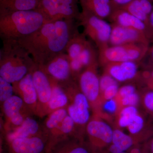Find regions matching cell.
<instances>
[{
    "label": "cell",
    "instance_id": "6da1fadb",
    "mask_svg": "<svg viewBox=\"0 0 153 153\" xmlns=\"http://www.w3.org/2000/svg\"><path fill=\"white\" fill-rule=\"evenodd\" d=\"M75 20H71L45 23L36 32L17 41L35 63L42 66L65 52L68 42L78 32Z\"/></svg>",
    "mask_w": 153,
    "mask_h": 153
},
{
    "label": "cell",
    "instance_id": "7a4b0ae2",
    "mask_svg": "<svg viewBox=\"0 0 153 153\" xmlns=\"http://www.w3.org/2000/svg\"><path fill=\"white\" fill-rule=\"evenodd\" d=\"M45 23L43 15L36 10L0 11V37L2 41H18Z\"/></svg>",
    "mask_w": 153,
    "mask_h": 153
},
{
    "label": "cell",
    "instance_id": "3957f363",
    "mask_svg": "<svg viewBox=\"0 0 153 153\" xmlns=\"http://www.w3.org/2000/svg\"><path fill=\"white\" fill-rule=\"evenodd\" d=\"M3 43L0 53V77L13 84L22 79L35 63L17 41Z\"/></svg>",
    "mask_w": 153,
    "mask_h": 153
},
{
    "label": "cell",
    "instance_id": "277c9868",
    "mask_svg": "<svg viewBox=\"0 0 153 153\" xmlns=\"http://www.w3.org/2000/svg\"><path fill=\"white\" fill-rule=\"evenodd\" d=\"M60 84L68 96V103L66 108L68 116L74 121L77 131L79 129V133L84 139L80 129H82L85 133V127L91 118L89 102L73 79Z\"/></svg>",
    "mask_w": 153,
    "mask_h": 153
},
{
    "label": "cell",
    "instance_id": "5b68a950",
    "mask_svg": "<svg viewBox=\"0 0 153 153\" xmlns=\"http://www.w3.org/2000/svg\"><path fill=\"white\" fill-rule=\"evenodd\" d=\"M149 44L134 43L108 46L98 51L99 64L104 66L114 62L132 61L141 63L148 52Z\"/></svg>",
    "mask_w": 153,
    "mask_h": 153
},
{
    "label": "cell",
    "instance_id": "8992f818",
    "mask_svg": "<svg viewBox=\"0 0 153 153\" xmlns=\"http://www.w3.org/2000/svg\"><path fill=\"white\" fill-rule=\"evenodd\" d=\"M113 130L100 117L94 115L85 128L84 141L91 153H105L112 143Z\"/></svg>",
    "mask_w": 153,
    "mask_h": 153
},
{
    "label": "cell",
    "instance_id": "52a82bcc",
    "mask_svg": "<svg viewBox=\"0 0 153 153\" xmlns=\"http://www.w3.org/2000/svg\"><path fill=\"white\" fill-rule=\"evenodd\" d=\"M79 0H41L36 10L44 17L45 23L62 20L78 21L81 12Z\"/></svg>",
    "mask_w": 153,
    "mask_h": 153
},
{
    "label": "cell",
    "instance_id": "ba28073f",
    "mask_svg": "<svg viewBox=\"0 0 153 153\" xmlns=\"http://www.w3.org/2000/svg\"><path fill=\"white\" fill-rule=\"evenodd\" d=\"M77 22L83 27V34L94 42L99 50L109 46L112 27L104 19L82 11Z\"/></svg>",
    "mask_w": 153,
    "mask_h": 153
},
{
    "label": "cell",
    "instance_id": "9c48e42d",
    "mask_svg": "<svg viewBox=\"0 0 153 153\" xmlns=\"http://www.w3.org/2000/svg\"><path fill=\"white\" fill-rule=\"evenodd\" d=\"M99 63L85 68L74 81H77L79 90L86 97L94 115H99L101 111L100 77L97 73Z\"/></svg>",
    "mask_w": 153,
    "mask_h": 153
},
{
    "label": "cell",
    "instance_id": "30bf717a",
    "mask_svg": "<svg viewBox=\"0 0 153 153\" xmlns=\"http://www.w3.org/2000/svg\"><path fill=\"white\" fill-rule=\"evenodd\" d=\"M1 105L4 117V134L17 128L27 117L34 115L18 95H13Z\"/></svg>",
    "mask_w": 153,
    "mask_h": 153
},
{
    "label": "cell",
    "instance_id": "8fae6325",
    "mask_svg": "<svg viewBox=\"0 0 153 153\" xmlns=\"http://www.w3.org/2000/svg\"><path fill=\"white\" fill-rule=\"evenodd\" d=\"M1 140L4 153H46L47 139L44 135Z\"/></svg>",
    "mask_w": 153,
    "mask_h": 153
},
{
    "label": "cell",
    "instance_id": "7c38bea8",
    "mask_svg": "<svg viewBox=\"0 0 153 153\" xmlns=\"http://www.w3.org/2000/svg\"><path fill=\"white\" fill-rule=\"evenodd\" d=\"M39 67L47 75L60 83L68 82L73 79L71 76L70 60L66 52L57 55L44 66Z\"/></svg>",
    "mask_w": 153,
    "mask_h": 153
},
{
    "label": "cell",
    "instance_id": "4fadbf2b",
    "mask_svg": "<svg viewBox=\"0 0 153 153\" xmlns=\"http://www.w3.org/2000/svg\"><path fill=\"white\" fill-rule=\"evenodd\" d=\"M111 25L112 30L109 39V46L134 43L149 44L150 41L146 33L142 31L115 24H111Z\"/></svg>",
    "mask_w": 153,
    "mask_h": 153
},
{
    "label": "cell",
    "instance_id": "5bb4252c",
    "mask_svg": "<svg viewBox=\"0 0 153 153\" xmlns=\"http://www.w3.org/2000/svg\"><path fill=\"white\" fill-rule=\"evenodd\" d=\"M31 71L38 95V108L36 116L39 117L52 96V85L49 76L36 63L31 68Z\"/></svg>",
    "mask_w": 153,
    "mask_h": 153
},
{
    "label": "cell",
    "instance_id": "9a60e30c",
    "mask_svg": "<svg viewBox=\"0 0 153 153\" xmlns=\"http://www.w3.org/2000/svg\"><path fill=\"white\" fill-rule=\"evenodd\" d=\"M14 92L22 99L25 105L36 116L38 112V95L33 83L31 70L22 79L13 83Z\"/></svg>",
    "mask_w": 153,
    "mask_h": 153
},
{
    "label": "cell",
    "instance_id": "2e32d148",
    "mask_svg": "<svg viewBox=\"0 0 153 153\" xmlns=\"http://www.w3.org/2000/svg\"><path fill=\"white\" fill-rule=\"evenodd\" d=\"M139 63L132 61L109 63L103 66V72L109 74L118 82L140 79Z\"/></svg>",
    "mask_w": 153,
    "mask_h": 153
},
{
    "label": "cell",
    "instance_id": "e0dca14e",
    "mask_svg": "<svg viewBox=\"0 0 153 153\" xmlns=\"http://www.w3.org/2000/svg\"><path fill=\"white\" fill-rule=\"evenodd\" d=\"M71 137H76L84 140L77 131L74 121L68 115L60 125L48 136L46 153H49L58 143Z\"/></svg>",
    "mask_w": 153,
    "mask_h": 153
},
{
    "label": "cell",
    "instance_id": "ac0fdd59",
    "mask_svg": "<svg viewBox=\"0 0 153 153\" xmlns=\"http://www.w3.org/2000/svg\"><path fill=\"white\" fill-rule=\"evenodd\" d=\"M49 78L52 85V94L39 115L40 117H44L55 111L66 108L68 105V96L62 85L50 76Z\"/></svg>",
    "mask_w": 153,
    "mask_h": 153
},
{
    "label": "cell",
    "instance_id": "d6986e66",
    "mask_svg": "<svg viewBox=\"0 0 153 153\" xmlns=\"http://www.w3.org/2000/svg\"><path fill=\"white\" fill-rule=\"evenodd\" d=\"M108 19L111 24L140 30L146 33L148 37L147 29L146 24L123 9L119 7L114 8Z\"/></svg>",
    "mask_w": 153,
    "mask_h": 153
},
{
    "label": "cell",
    "instance_id": "ffe728a7",
    "mask_svg": "<svg viewBox=\"0 0 153 153\" xmlns=\"http://www.w3.org/2000/svg\"><path fill=\"white\" fill-rule=\"evenodd\" d=\"M39 135H44L41 129V126L37 120L33 118L32 116H30L27 117L23 123L18 128L4 134L2 140H10L15 139L30 137Z\"/></svg>",
    "mask_w": 153,
    "mask_h": 153
},
{
    "label": "cell",
    "instance_id": "44dd1931",
    "mask_svg": "<svg viewBox=\"0 0 153 153\" xmlns=\"http://www.w3.org/2000/svg\"><path fill=\"white\" fill-rule=\"evenodd\" d=\"M82 11L102 19H108L113 10L111 0H79Z\"/></svg>",
    "mask_w": 153,
    "mask_h": 153
},
{
    "label": "cell",
    "instance_id": "7402d4cb",
    "mask_svg": "<svg viewBox=\"0 0 153 153\" xmlns=\"http://www.w3.org/2000/svg\"><path fill=\"white\" fill-rule=\"evenodd\" d=\"M119 8L139 19L146 24V26L149 16L153 10L152 5L149 0H133Z\"/></svg>",
    "mask_w": 153,
    "mask_h": 153
},
{
    "label": "cell",
    "instance_id": "603a6c76",
    "mask_svg": "<svg viewBox=\"0 0 153 153\" xmlns=\"http://www.w3.org/2000/svg\"><path fill=\"white\" fill-rule=\"evenodd\" d=\"M49 153H91L84 140L71 137L55 145Z\"/></svg>",
    "mask_w": 153,
    "mask_h": 153
},
{
    "label": "cell",
    "instance_id": "cb8c5ba5",
    "mask_svg": "<svg viewBox=\"0 0 153 153\" xmlns=\"http://www.w3.org/2000/svg\"><path fill=\"white\" fill-rule=\"evenodd\" d=\"M41 0H0V11L36 10Z\"/></svg>",
    "mask_w": 153,
    "mask_h": 153
},
{
    "label": "cell",
    "instance_id": "d4e9b609",
    "mask_svg": "<svg viewBox=\"0 0 153 153\" xmlns=\"http://www.w3.org/2000/svg\"><path fill=\"white\" fill-rule=\"evenodd\" d=\"M68 115L67 108H63L55 111L47 116L43 125L41 126L42 132L47 140L49 134L60 125Z\"/></svg>",
    "mask_w": 153,
    "mask_h": 153
},
{
    "label": "cell",
    "instance_id": "484cf974",
    "mask_svg": "<svg viewBox=\"0 0 153 153\" xmlns=\"http://www.w3.org/2000/svg\"><path fill=\"white\" fill-rule=\"evenodd\" d=\"M140 143L138 140L130 134H127L118 128L113 130L111 144L121 152H126L134 145Z\"/></svg>",
    "mask_w": 153,
    "mask_h": 153
},
{
    "label": "cell",
    "instance_id": "4316f807",
    "mask_svg": "<svg viewBox=\"0 0 153 153\" xmlns=\"http://www.w3.org/2000/svg\"><path fill=\"white\" fill-rule=\"evenodd\" d=\"M84 34L76 33L69 41L66 46L65 52L69 60L78 58L87 42Z\"/></svg>",
    "mask_w": 153,
    "mask_h": 153
},
{
    "label": "cell",
    "instance_id": "83f0119b",
    "mask_svg": "<svg viewBox=\"0 0 153 153\" xmlns=\"http://www.w3.org/2000/svg\"><path fill=\"white\" fill-rule=\"evenodd\" d=\"M78 58L85 68L91 65L99 63L98 52H97L93 44L88 41Z\"/></svg>",
    "mask_w": 153,
    "mask_h": 153
},
{
    "label": "cell",
    "instance_id": "f1b7e54d",
    "mask_svg": "<svg viewBox=\"0 0 153 153\" xmlns=\"http://www.w3.org/2000/svg\"><path fill=\"white\" fill-rule=\"evenodd\" d=\"M138 113L136 106H127L122 108L116 114L118 126L120 128L127 127L134 117Z\"/></svg>",
    "mask_w": 153,
    "mask_h": 153
},
{
    "label": "cell",
    "instance_id": "f546056e",
    "mask_svg": "<svg viewBox=\"0 0 153 153\" xmlns=\"http://www.w3.org/2000/svg\"><path fill=\"white\" fill-rule=\"evenodd\" d=\"M140 102L145 111L153 122V90L146 87L140 95Z\"/></svg>",
    "mask_w": 153,
    "mask_h": 153
},
{
    "label": "cell",
    "instance_id": "4dcf8cb0",
    "mask_svg": "<svg viewBox=\"0 0 153 153\" xmlns=\"http://www.w3.org/2000/svg\"><path fill=\"white\" fill-rule=\"evenodd\" d=\"M13 84L0 77V102L1 105L13 95Z\"/></svg>",
    "mask_w": 153,
    "mask_h": 153
},
{
    "label": "cell",
    "instance_id": "1f68e13d",
    "mask_svg": "<svg viewBox=\"0 0 153 153\" xmlns=\"http://www.w3.org/2000/svg\"><path fill=\"white\" fill-rule=\"evenodd\" d=\"M140 102V95H139L137 92L127 96L117 102L118 109L117 113L121 109L126 107H136Z\"/></svg>",
    "mask_w": 153,
    "mask_h": 153
},
{
    "label": "cell",
    "instance_id": "d6a6232c",
    "mask_svg": "<svg viewBox=\"0 0 153 153\" xmlns=\"http://www.w3.org/2000/svg\"><path fill=\"white\" fill-rule=\"evenodd\" d=\"M119 88V84H114L108 87L101 94L100 102L101 106L105 102L115 98L117 94Z\"/></svg>",
    "mask_w": 153,
    "mask_h": 153
},
{
    "label": "cell",
    "instance_id": "836d02e7",
    "mask_svg": "<svg viewBox=\"0 0 153 153\" xmlns=\"http://www.w3.org/2000/svg\"><path fill=\"white\" fill-rule=\"evenodd\" d=\"M140 79L146 87L153 90V67H144L140 73Z\"/></svg>",
    "mask_w": 153,
    "mask_h": 153
},
{
    "label": "cell",
    "instance_id": "e575fe53",
    "mask_svg": "<svg viewBox=\"0 0 153 153\" xmlns=\"http://www.w3.org/2000/svg\"><path fill=\"white\" fill-rule=\"evenodd\" d=\"M135 92H136V88L135 85L132 84L124 85L119 88L117 94L114 99L117 103L122 99Z\"/></svg>",
    "mask_w": 153,
    "mask_h": 153
},
{
    "label": "cell",
    "instance_id": "d590c367",
    "mask_svg": "<svg viewBox=\"0 0 153 153\" xmlns=\"http://www.w3.org/2000/svg\"><path fill=\"white\" fill-rule=\"evenodd\" d=\"M119 84V82L109 74L103 72L100 77V94L108 87L114 84Z\"/></svg>",
    "mask_w": 153,
    "mask_h": 153
},
{
    "label": "cell",
    "instance_id": "8d00e7d4",
    "mask_svg": "<svg viewBox=\"0 0 153 153\" xmlns=\"http://www.w3.org/2000/svg\"><path fill=\"white\" fill-rule=\"evenodd\" d=\"M102 108L104 109L107 112L116 114L118 109L117 103L114 99L111 100L103 103L101 106V110Z\"/></svg>",
    "mask_w": 153,
    "mask_h": 153
},
{
    "label": "cell",
    "instance_id": "74e56055",
    "mask_svg": "<svg viewBox=\"0 0 153 153\" xmlns=\"http://www.w3.org/2000/svg\"><path fill=\"white\" fill-rule=\"evenodd\" d=\"M142 62L145 63L144 67H153V45L149 48Z\"/></svg>",
    "mask_w": 153,
    "mask_h": 153
},
{
    "label": "cell",
    "instance_id": "f35d334b",
    "mask_svg": "<svg viewBox=\"0 0 153 153\" xmlns=\"http://www.w3.org/2000/svg\"><path fill=\"white\" fill-rule=\"evenodd\" d=\"M146 27L148 38L150 41H153V10L149 16Z\"/></svg>",
    "mask_w": 153,
    "mask_h": 153
},
{
    "label": "cell",
    "instance_id": "ab89813d",
    "mask_svg": "<svg viewBox=\"0 0 153 153\" xmlns=\"http://www.w3.org/2000/svg\"><path fill=\"white\" fill-rule=\"evenodd\" d=\"M126 152L128 153H145L143 143L134 145Z\"/></svg>",
    "mask_w": 153,
    "mask_h": 153
},
{
    "label": "cell",
    "instance_id": "60d3db41",
    "mask_svg": "<svg viewBox=\"0 0 153 153\" xmlns=\"http://www.w3.org/2000/svg\"><path fill=\"white\" fill-rule=\"evenodd\" d=\"M145 153H153V135L143 143Z\"/></svg>",
    "mask_w": 153,
    "mask_h": 153
},
{
    "label": "cell",
    "instance_id": "b9f144b4",
    "mask_svg": "<svg viewBox=\"0 0 153 153\" xmlns=\"http://www.w3.org/2000/svg\"><path fill=\"white\" fill-rule=\"evenodd\" d=\"M133 0H111L113 8L120 7L130 2Z\"/></svg>",
    "mask_w": 153,
    "mask_h": 153
},
{
    "label": "cell",
    "instance_id": "7bdbcfd3",
    "mask_svg": "<svg viewBox=\"0 0 153 153\" xmlns=\"http://www.w3.org/2000/svg\"><path fill=\"white\" fill-rule=\"evenodd\" d=\"M128 153L127 152H122V153Z\"/></svg>",
    "mask_w": 153,
    "mask_h": 153
},
{
    "label": "cell",
    "instance_id": "ee69618b",
    "mask_svg": "<svg viewBox=\"0 0 153 153\" xmlns=\"http://www.w3.org/2000/svg\"><path fill=\"white\" fill-rule=\"evenodd\" d=\"M149 1H151V0H149Z\"/></svg>",
    "mask_w": 153,
    "mask_h": 153
}]
</instances>
